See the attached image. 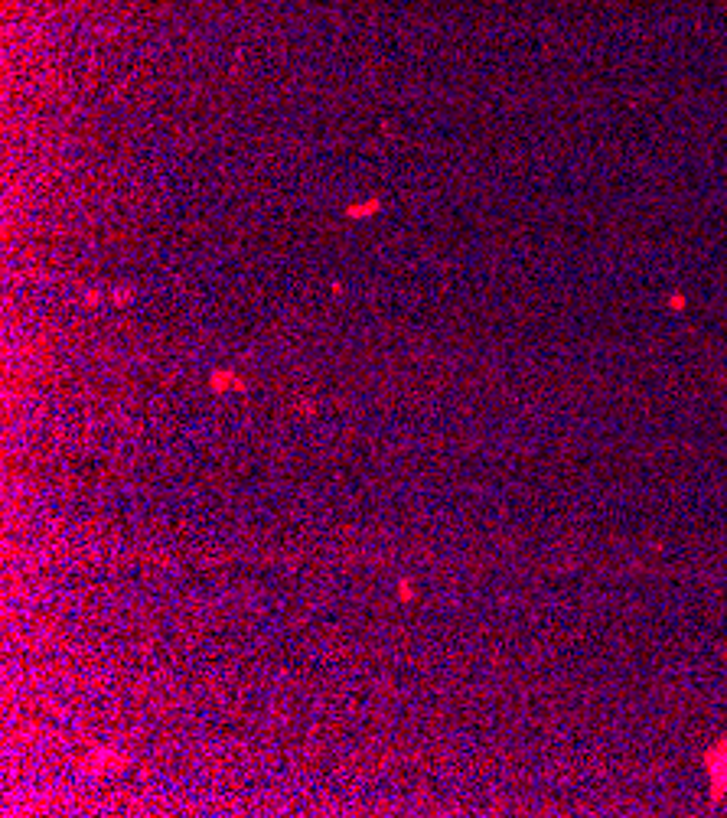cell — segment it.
<instances>
[{
    "mask_svg": "<svg viewBox=\"0 0 727 818\" xmlns=\"http://www.w3.org/2000/svg\"><path fill=\"white\" fill-rule=\"evenodd\" d=\"M88 760H92V763H85V769H98V773H101V769H121V766L128 763V760H121V756L111 753V750H98V753H92Z\"/></svg>",
    "mask_w": 727,
    "mask_h": 818,
    "instance_id": "cell-1",
    "label": "cell"
},
{
    "mask_svg": "<svg viewBox=\"0 0 727 818\" xmlns=\"http://www.w3.org/2000/svg\"><path fill=\"white\" fill-rule=\"evenodd\" d=\"M209 388H212L215 395H222L225 388H235V391H245V382H238L232 372H215L212 382H209Z\"/></svg>",
    "mask_w": 727,
    "mask_h": 818,
    "instance_id": "cell-2",
    "label": "cell"
},
{
    "mask_svg": "<svg viewBox=\"0 0 727 818\" xmlns=\"http://www.w3.org/2000/svg\"><path fill=\"white\" fill-rule=\"evenodd\" d=\"M398 600H401V603H411V600H415V583L408 581V577H401V581H398Z\"/></svg>",
    "mask_w": 727,
    "mask_h": 818,
    "instance_id": "cell-3",
    "label": "cell"
}]
</instances>
